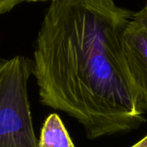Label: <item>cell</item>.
<instances>
[{
    "label": "cell",
    "mask_w": 147,
    "mask_h": 147,
    "mask_svg": "<svg viewBox=\"0 0 147 147\" xmlns=\"http://www.w3.org/2000/svg\"><path fill=\"white\" fill-rule=\"evenodd\" d=\"M132 15L115 0H53L38 33L40 101L78 120L90 140L145 122L122 48Z\"/></svg>",
    "instance_id": "6da1fadb"
},
{
    "label": "cell",
    "mask_w": 147,
    "mask_h": 147,
    "mask_svg": "<svg viewBox=\"0 0 147 147\" xmlns=\"http://www.w3.org/2000/svg\"><path fill=\"white\" fill-rule=\"evenodd\" d=\"M33 71L24 56L0 59V147H38L28 96Z\"/></svg>",
    "instance_id": "7a4b0ae2"
},
{
    "label": "cell",
    "mask_w": 147,
    "mask_h": 147,
    "mask_svg": "<svg viewBox=\"0 0 147 147\" xmlns=\"http://www.w3.org/2000/svg\"><path fill=\"white\" fill-rule=\"evenodd\" d=\"M122 48L140 106L147 109V3L133 13L122 34Z\"/></svg>",
    "instance_id": "3957f363"
},
{
    "label": "cell",
    "mask_w": 147,
    "mask_h": 147,
    "mask_svg": "<svg viewBox=\"0 0 147 147\" xmlns=\"http://www.w3.org/2000/svg\"><path fill=\"white\" fill-rule=\"evenodd\" d=\"M38 147H75L59 115L51 114L46 118L41 127Z\"/></svg>",
    "instance_id": "277c9868"
},
{
    "label": "cell",
    "mask_w": 147,
    "mask_h": 147,
    "mask_svg": "<svg viewBox=\"0 0 147 147\" xmlns=\"http://www.w3.org/2000/svg\"><path fill=\"white\" fill-rule=\"evenodd\" d=\"M23 0H0V15L5 14L14 9Z\"/></svg>",
    "instance_id": "5b68a950"
},
{
    "label": "cell",
    "mask_w": 147,
    "mask_h": 147,
    "mask_svg": "<svg viewBox=\"0 0 147 147\" xmlns=\"http://www.w3.org/2000/svg\"><path fill=\"white\" fill-rule=\"evenodd\" d=\"M131 147H147V135L144 139H142L138 143H136L135 145Z\"/></svg>",
    "instance_id": "8992f818"
},
{
    "label": "cell",
    "mask_w": 147,
    "mask_h": 147,
    "mask_svg": "<svg viewBox=\"0 0 147 147\" xmlns=\"http://www.w3.org/2000/svg\"><path fill=\"white\" fill-rule=\"evenodd\" d=\"M45 2V1H49V0H23V2ZM53 1V0H51Z\"/></svg>",
    "instance_id": "52a82bcc"
}]
</instances>
